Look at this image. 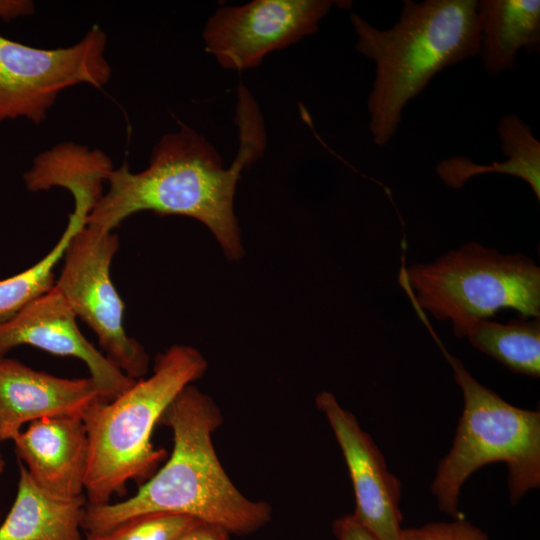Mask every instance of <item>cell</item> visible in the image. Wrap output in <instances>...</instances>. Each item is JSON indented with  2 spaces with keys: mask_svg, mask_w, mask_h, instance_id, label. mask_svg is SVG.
<instances>
[{
  "mask_svg": "<svg viewBox=\"0 0 540 540\" xmlns=\"http://www.w3.org/2000/svg\"><path fill=\"white\" fill-rule=\"evenodd\" d=\"M235 121L239 148L225 168L217 150L202 135L180 124L154 146L148 166L132 172L124 162L113 168L86 224L113 231L129 216L142 211L182 215L203 223L225 256L243 255L240 228L234 213L236 185L244 169L260 158L266 147L263 118L252 94L238 85Z\"/></svg>",
  "mask_w": 540,
  "mask_h": 540,
  "instance_id": "cell-1",
  "label": "cell"
},
{
  "mask_svg": "<svg viewBox=\"0 0 540 540\" xmlns=\"http://www.w3.org/2000/svg\"><path fill=\"white\" fill-rule=\"evenodd\" d=\"M159 423L172 431L168 460L128 499L86 504L82 529L87 535L103 533L147 513L186 515L237 536L250 535L271 521L270 504L242 494L217 456L212 435L223 424V415L209 395L187 385Z\"/></svg>",
  "mask_w": 540,
  "mask_h": 540,
  "instance_id": "cell-2",
  "label": "cell"
},
{
  "mask_svg": "<svg viewBox=\"0 0 540 540\" xmlns=\"http://www.w3.org/2000/svg\"><path fill=\"white\" fill-rule=\"evenodd\" d=\"M477 0H404L398 21L379 29L350 14L358 53L375 63L367 99L373 142L385 146L405 106L443 69L479 50Z\"/></svg>",
  "mask_w": 540,
  "mask_h": 540,
  "instance_id": "cell-3",
  "label": "cell"
},
{
  "mask_svg": "<svg viewBox=\"0 0 540 540\" xmlns=\"http://www.w3.org/2000/svg\"><path fill=\"white\" fill-rule=\"evenodd\" d=\"M207 361L195 348L173 345L155 358L153 372L117 398L96 401L83 414L88 437L85 494L89 505L125 494L130 480L144 482L167 452L152 443V433L174 398L202 377Z\"/></svg>",
  "mask_w": 540,
  "mask_h": 540,
  "instance_id": "cell-4",
  "label": "cell"
},
{
  "mask_svg": "<svg viewBox=\"0 0 540 540\" xmlns=\"http://www.w3.org/2000/svg\"><path fill=\"white\" fill-rule=\"evenodd\" d=\"M462 390L463 413L452 448L439 463L431 489L441 511L463 519L460 489L478 468L492 462L508 466L513 504L540 485V412L521 409L479 383L433 334Z\"/></svg>",
  "mask_w": 540,
  "mask_h": 540,
  "instance_id": "cell-5",
  "label": "cell"
},
{
  "mask_svg": "<svg viewBox=\"0 0 540 540\" xmlns=\"http://www.w3.org/2000/svg\"><path fill=\"white\" fill-rule=\"evenodd\" d=\"M399 281L417 310L451 321L457 337L503 309L540 318V268L522 253L470 242L432 263L402 269Z\"/></svg>",
  "mask_w": 540,
  "mask_h": 540,
  "instance_id": "cell-6",
  "label": "cell"
},
{
  "mask_svg": "<svg viewBox=\"0 0 540 540\" xmlns=\"http://www.w3.org/2000/svg\"><path fill=\"white\" fill-rule=\"evenodd\" d=\"M107 39L98 25L77 43L54 49L32 47L0 33V122L24 118L39 125L64 90L82 84L106 86L112 75Z\"/></svg>",
  "mask_w": 540,
  "mask_h": 540,
  "instance_id": "cell-7",
  "label": "cell"
},
{
  "mask_svg": "<svg viewBox=\"0 0 540 540\" xmlns=\"http://www.w3.org/2000/svg\"><path fill=\"white\" fill-rule=\"evenodd\" d=\"M118 248L116 233L85 224L66 249L55 286L76 317L93 330L105 356L125 375L138 380L148 371L149 355L124 328L125 307L110 275Z\"/></svg>",
  "mask_w": 540,
  "mask_h": 540,
  "instance_id": "cell-8",
  "label": "cell"
},
{
  "mask_svg": "<svg viewBox=\"0 0 540 540\" xmlns=\"http://www.w3.org/2000/svg\"><path fill=\"white\" fill-rule=\"evenodd\" d=\"M332 0H254L223 6L202 33L205 51L229 70H247L264 57L314 34Z\"/></svg>",
  "mask_w": 540,
  "mask_h": 540,
  "instance_id": "cell-9",
  "label": "cell"
},
{
  "mask_svg": "<svg viewBox=\"0 0 540 540\" xmlns=\"http://www.w3.org/2000/svg\"><path fill=\"white\" fill-rule=\"evenodd\" d=\"M316 406L327 418L348 467L355 495L353 516L379 540H402L400 481L387 469L371 436L331 392L319 393Z\"/></svg>",
  "mask_w": 540,
  "mask_h": 540,
  "instance_id": "cell-10",
  "label": "cell"
},
{
  "mask_svg": "<svg viewBox=\"0 0 540 540\" xmlns=\"http://www.w3.org/2000/svg\"><path fill=\"white\" fill-rule=\"evenodd\" d=\"M76 315L54 285L9 320L0 323V357L30 345L58 356L80 359L89 369L104 402L111 401L136 381L125 375L80 331Z\"/></svg>",
  "mask_w": 540,
  "mask_h": 540,
  "instance_id": "cell-11",
  "label": "cell"
},
{
  "mask_svg": "<svg viewBox=\"0 0 540 540\" xmlns=\"http://www.w3.org/2000/svg\"><path fill=\"white\" fill-rule=\"evenodd\" d=\"M98 400H102L100 391L91 377L62 378L0 357V442L13 440L25 423L54 416L82 417Z\"/></svg>",
  "mask_w": 540,
  "mask_h": 540,
  "instance_id": "cell-12",
  "label": "cell"
},
{
  "mask_svg": "<svg viewBox=\"0 0 540 540\" xmlns=\"http://www.w3.org/2000/svg\"><path fill=\"white\" fill-rule=\"evenodd\" d=\"M35 484L59 499L85 496L88 437L80 416L45 417L12 440Z\"/></svg>",
  "mask_w": 540,
  "mask_h": 540,
  "instance_id": "cell-13",
  "label": "cell"
},
{
  "mask_svg": "<svg viewBox=\"0 0 540 540\" xmlns=\"http://www.w3.org/2000/svg\"><path fill=\"white\" fill-rule=\"evenodd\" d=\"M479 50L483 68L491 76L512 70L521 49L540 51V1L480 0Z\"/></svg>",
  "mask_w": 540,
  "mask_h": 540,
  "instance_id": "cell-14",
  "label": "cell"
},
{
  "mask_svg": "<svg viewBox=\"0 0 540 540\" xmlns=\"http://www.w3.org/2000/svg\"><path fill=\"white\" fill-rule=\"evenodd\" d=\"M86 496L59 499L40 489L19 462L14 503L0 523V540H82Z\"/></svg>",
  "mask_w": 540,
  "mask_h": 540,
  "instance_id": "cell-15",
  "label": "cell"
},
{
  "mask_svg": "<svg viewBox=\"0 0 540 540\" xmlns=\"http://www.w3.org/2000/svg\"><path fill=\"white\" fill-rule=\"evenodd\" d=\"M498 133L506 161L483 165L472 162L466 156H453L438 163V176L447 186L459 189L476 175L508 174L528 183L539 200L540 142L533 135L530 126L516 114H507L500 119Z\"/></svg>",
  "mask_w": 540,
  "mask_h": 540,
  "instance_id": "cell-16",
  "label": "cell"
},
{
  "mask_svg": "<svg viewBox=\"0 0 540 540\" xmlns=\"http://www.w3.org/2000/svg\"><path fill=\"white\" fill-rule=\"evenodd\" d=\"M74 210L68 224L54 247L37 263L11 277L0 280V323L21 311L30 302L48 292L54 285V268L64 257L74 235L86 224L95 205L89 194H76Z\"/></svg>",
  "mask_w": 540,
  "mask_h": 540,
  "instance_id": "cell-17",
  "label": "cell"
},
{
  "mask_svg": "<svg viewBox=\"0 0 540 540\" xmlns=\"http://www.w3.org/2000/svg\"><path fill=\"white\" fill-rule=\"evenodd\" d=\"M470 344L515 373L540 376V318L507 323L482 320L467 333Z\"/></svg>",
  "mask_w": 540,
  "mask_h": 540,
  "instance_id": "cell-18",
  "label": "cell"
},
{
  "mask_svg": "<svg viewBox=\"0 0 540 540\" xmlns=\"http://www.w3.org/2000/svg\"><path fill=\"white\" fill-rule=\"evenodd\" d=\"M199 520L172 513H147L132 517L115 527L87 535L93 540H178Z\"/></svg>",
  "mask_w": 540,
  "mask_h": 540,
  "instance_id": "cell-19",
  "label": "cell"
},
{
  "mask_svg": "<svg viewBox=\"0 0 540 540\" xmlns=\"http://www.w3.org/2000/svg\"><path fill=\"white\" fill-rule=\"evenodd\" d=\"M402 540H489V538L463 518L403 529Z\"/></svg>",
  "mask_w": 540,
  "mask_h": 540,
  "instance_id": "cell-20",
  "label": "cell"
},
{
  "mask_svg": "<svg viewBox=\"0 0 540 540\" xmlns=\"http://www.w3.org/2000/svg\"><path fill=\"white\" fill-rule=\"evenodd\" d=\"M333 532L338 540H379L360 524L353 514H348L335 520Z\"/></svg>",
  "mask_w": 540,
  "mask_h": 540,
  "instance_id": "cell-21",
  "label": "cell"
},
{
  "mask_svg": "<svg viewBox=\"0 0 540 540\" xmlns=\"http://www.w3.org/2000/svg\"><path fill=\"white\" fill-rule=\"evenodd\" d=\"M231 535L221 526L198 521L178 540H231Z\"/></svg>",
  "mask_w": 540,
  "mask_h": 540,
  "instance_id": "cell-22",
  "label": "cell"
},
{
  "mask_svg": "<svg viewBox=\"0 0 540 540\" xmlns=\"http://www.w3.org/2000/svg\"><path fill=\"white\" fill-rule=\"evenodd\" d=\"M35 12V4L30 0H0V19L10 21L26 17Z\"/></svg>",
  "mask_w": 540,
  "mask_h": 540,
  "instance_id": "cell-23",
  "label": "cell"
},
{
  "mask_svg": "<svg viewBox=\"0 0 540 540\" xmlns=\"http://www.w3.org/2000/svg\"><path fill=\"white\" fill-rule=\"evenodd\" d=\"M4 466H5V462H4V459H3L2 454L0 452V474L3 472ZM0 523H1V520H0Z\"/></svg>",
  "mask_w": 540,
  "mask_h": 540,
  "instance_id": "cell-24",
  "label": "cell"
},
{
  "mask_svg": "<svg viewBox=\"0 0 540 540\" xmlns=\"http://www.w3.org/2000/svg\"><path fill=\"white\" fill-rule=\"evenodd\" d=\"M86 540H93V539L89 536H86Z\"/></svg>",
  "mask_w": 540,
  "mask_h": 540,
  "instance_id": "cell-25",
  "label": "cell"
}]
</instances>
